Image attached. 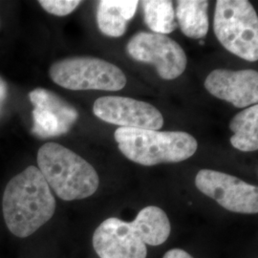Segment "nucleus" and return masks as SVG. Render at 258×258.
<instances>
[{
	"label": "nucleus",
	"mask_w": 258,
	"mask_h": 258,
	"mask_svg": "<svg viewBox=\"0 0 258 258\" xmlns=\"http://www.w3.org/2000/svg\"><path fill=\"white\" fill-rule=\"evenodd\" d=\"M170 231L166 212L148 206L132 222L115 217L104 220L93 234V247L100 258H147V245L165 243Z\"/></svg>",
	"instance_id": "nucleus-1"
},
{
	"label": "nucleus",
	"mask_w": 258,
	"mask_h": 258,
	"mask_svg": "<svg viewBox=\"0 0 258 258\" xmlns=\"http://www.w3.org/2000/svg\"><path fill=\"white\" fill-rule=\"evenodd\" d=\"M2 210L7 228L20 238L32 235L53 217L55 197L37 166H28L10 180Z\"/></svg>",
	"instance_id": "nucleus-2"
},
{
	"label": "nucleus",
	"mask_w": 258,
	"mask_h": 258,
	"mask_svg": "<svg viewBox=\"0 0 258 258\" xmlns=\"http://www.w3.org/2000/svg\"><path fill=\"white\" fill-rule=\"evenodd\" d=\"M38 169L50 188L64 201L82 200L95 194L100 178L83 157L56 143H46L37 152Z\"/></svg>",
	"instance_id": "nucleus-3"
},
{
	"label": "nucleus",
	"mask_w": 258,
	"mask_h": 258,
	"mask_svg": "<svg viewBox=\"0 0 258 258\" xmlns=\"http://www.w3.org/2000/svg\"><path fill=\"white\" fill-rule=\"evenodd\" d=\"M120 152L142 166L179 163L194 156L196 139L182 131H164L119 127L114 134Z\"/></svg>",
	"instance_id": "nucleus-4"
},
{
	"label": "nucleus",
	"mask_w": 258,
	"mask_h": 258,
	"mask_svg": "<svg viewBox=\"0 0 258 258\" xmlns=\"http://www.w3.org/2000/svg\"><path fill=\"white\" fill-rule=\"evenodd\" d=\"M214 34L229 52L248 61L258 59V18L247 0H218Z\"/></svg>",
	"instance_id": "nucleus-5"
},
{
	"label": "nucleus",
	"mask_w": 258,
	"mask_h": 258,
	"mask_svg": "<svg viewBox=\"0 0 258 258\" xmlns=\"http://www.w3.org/2000/svg\"><path fill=\"white\" fill-rule=\"evenodd\" d=\"M52 81L69 90L119 91L126 77L117 65L93 56H73L57 60L49 69Z\"/></svg>",
	"instance_id": "nucleus-6"
},
{
	"label": "nucleus",
	"mask_w": 258,
	"mask_h": 258,
	"mask_svg": "<svg viewBox=\"0 0 258 258\" xmlns=\"http://www.w3.org/2000/svg\"><path fill=\"white\" fill-rule=\"evenodd\" d=\"M126 51L133 59L153 65L166 81L179 78L187 64L184 49L172 38L161 34L138 33L129 40Z\"/></svg>",
	"instance_id": "nucleus-7"
},
{
	"label": "nucleus",
	"mask_w": 258,
	"mask_h": 258,
	"mask_svg": "<svg viewBox=\"0 0 258 258\" xmlns=\"http://www.w3.org/2000/svg\"><path fill=\"white\" fill-rule=\"evenodd\" d=\"M195 185L202 194L230 212L243 214L258 212L257 186L234 176L212 169H202L195 177Z\"/></svg>",
	"instance_id": "nucleus-8"
},
{
	"label": "nucleus",
	"mask_w": 258,
	"mask_h": 258,
	"mask_svg": "<svg viewBox=\"0 0 258 258\" xmlns=\"http://www.w3.org/2000/svg\"><path fill=\"white\" fill-rule=\"evenodd\" d=\"M93 113L99 119L124 128L159 130L164 125L161 112L148 102L120 96L96 100Z\"/></svg>",
	"instance_id": "nucleus-9"
},
{
	"label": "nucleus",
	"mask_w": 258,
	"mask_h": 258,
	"mask_svg": "<svg viewBox=\"0 0 258 258\" xmlns=\"http://www.w3.org/2000/svg\"><path fill=\"white\" fill-rule=\"evenodd\" d=\"M29 99L34 106L32 133L39 138L63 135L78 120L74 106L50 90L36 88L29 93Z\"/></svg>",
	"instance_id": "nucleus-10"
},
{
	"label": "nucleus",
	"mask_w": 258,
	"mask_h": 258,
	"mask_svg": "<svg viewBox=\"0 0 258 258\" xmlns=\"http://www.w3.org/2000/svg\"><path fill=\"white\" fill-rule=\"evenodd\" d=\"M205 87L212 96L237 108L254 105L258 102V73L255 70H213L207 77Z\"/></svg>",
	"instance_id": "nucleus-11"
},
{
	"label": "nucleus",
	"mask_w": 258,
	"mask_h": 258,
	"mask_svg": "<svg viewBox=\"0 0 258 258\" xmlns=\"http://www.w3.org/2000/svg\"><path fill=\"white\" fill-rule=\"evenodd\" d=\"M137 0H102L97 11L100 31L107 37H120L125 33L129 20L138 8Z\"/></svg>",
	"instance_id": "nucleus-12"
},
{
	"label": "nucleus",
	"mask_w": 258,
	"mask_h": 258,
	"mask_svg": "<svg viewBox=\"0 0 258 258\" xmlns=\"http://www.w3.org/2000/svg\"><path fill=\"white\" fill-rule=\"evenodd\" d=\"M209 2L205 0H180L177 2L175 16L185 37L200 39L209 31Z\"/></svg>",
	"instance_id": "nucleus-13"
},
{
	"label": "nucleus",
	"mask_w": 258,
	"mask_h": 258,
	"mask_svg": "<svg viewBox=\"0 0 258 258\" xmlns=\"http://www.w3.org/2000/svg\"><path fill=\"white\" fill-rule=\"evenodd\" d=\"M234 133L231 146L240 151L250 152L258 149V105L254 104L236 114L230 123Z\"/></svg>",
	"instance_id": "nucleus-14"
},
{
	"label": "nucleus",
	"mask_w": 258,
	"mask_h": 258,
	"mask_svg": "<svg viewBox=\"0 0 258 258\" xmlns=\"http://www.w3.org/2000/svg\"><path fill=\"white\" fill-rule=\"evenodd\" d=\"M142 4L145 21L153 33L166 36L177 28L172 1L146 0Z\"/></svg>",
	"instance_id": "nucleus-15"
},
{
	"label": "nucleus",
	"mask_w": 258,
	"mask_h": 258,
	"mask_svg": "<svg viewBox=\"0 0 258 258\" xmlns=\"http://www.w3.org/2000/svg\"><path fill=\"white\" fill-rule=\"evenodd\" d=\"M39 5L47 13L56 17H65L77 9L82 1L78 0H40Z\"/></svg>",
	"instance_id": "nucleus-16"
},
{
	"label": "nucleus",
	"mask_w": 258,
	"mask_h": 258,
	"mask_svg": "<svg viewBox=\"0 0 258 258\" xmlns=\"http://www.w3.org/2000/svg\"><path fill=\"white\" fill-rule=\"evenodd\" d=\"M163 258H194L184 249H172L166 251Z\"/></svg>",
	"instance_id": "nucleus-17"
},
{
	"label": "nucleus",
	"mask_w": 258,
	"mask_h": 258,
	"mask_svg": "<svg viewBox=\"0 0 258 258\" xmlns=\"http://www.w3.org/2000/svg\"><path fill=\"white\" fill-rule=\"evenodd\" d=\"M7 96H8V85L6 82L0 77V112L4 102L7 99Z\"/></svg>",
	"instance_id": "nucleus-18"
}]
</instances>
